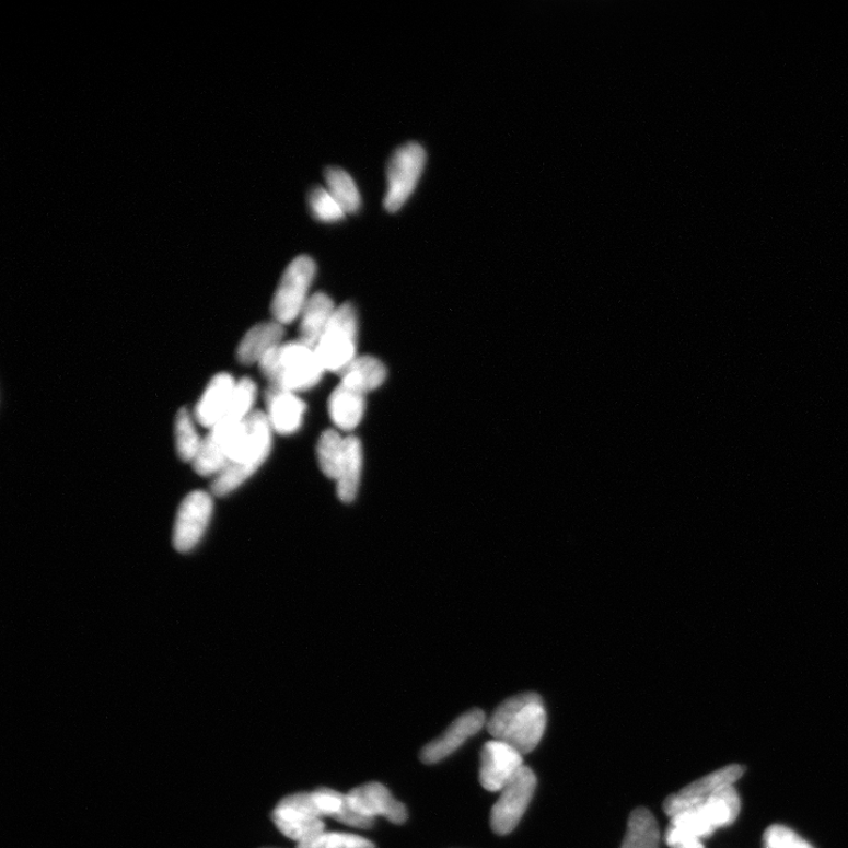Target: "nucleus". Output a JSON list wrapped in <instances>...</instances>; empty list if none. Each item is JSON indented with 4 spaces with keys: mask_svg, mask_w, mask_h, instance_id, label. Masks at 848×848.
<instances>
[{
    "mask_svg": "<svg viewBox=\"0 0 848 848\" xmlns=\"http://www.w3.org/2000/svg\"><path fill=\"white\" fill-rule=\"evenodd\" d=\"M665 840L671 848H705L701 839L672 824L667 827Z\"/></svg>",
    "mask_w": 848,
    "mask_h": 848,
    "instance_id": "32",
    "label": "nucleus"
},
{
    "mask_svg": "<svg viewBox=\"0 0 848 848\" xmlns=\"http://www.w3.org/2000/svg\"><path fill=\"white\" fill-rule=\"evenodd\" d=\"M284 334V327L279 322L259 323L242 338L237 360L246 365L259 363L269 351L283 344Z\"/></svg>",
    "mask_w": 848,
    "mask_h": 848,
    "instance_id": "17",
    "label": "nucleus"
},
{
    "mask_svg": "<svg viewBox=\"0 0 848 848\" xmlns=\"http://www.w3.org/2000/svg\"><path fill=\"white\" fill-rule=\"evenodd\" d=\"M298 848H376V846L355 835L322 834L312 840L299 844Z\"/></svg>",
    "mask_w": 848,
    "mask_h": 848,
    "instance_id": "29",
    "label": "nucleus"
},
{
    "mask_svg": "<svg viewBox=\"0 0 848 848\" xmlns=\"http://www.w3.org/2000/svg\"><path fill=\"white\" fill-rule=\"evenodd\" d=\"M345 441L336 430H326L317 442V460L323 474L336 481L345 455Z\"/></svg>",
    "mask_w": 848,
    "mask_h": 848,
    "instance_id": "25",
    "label": "nucleus"
},
{
    "mask_svg": "<svg viewBox=\"0 0 848 848\" xmlns=\"http://www.w3.org/2000/svg\"><path fill=\"white\" fill-rule=\"evenodd\" d=\"M272 449V429L267 415L254 410L239 428L226 467L214 477L211 490L225 497L236 490L265 464Z\"/></svg>",
    "mask_w": 848,
    "mask_h": 848,
    "instance_id": "1",
    "label": "nucleus"
},
{
    "mask_svg": "<svg viewBox=\"0 0 848 848\" xmlns=\"http://www.w3.org/2000/svg\"><path fill=\"white\" fill-rule=\"evenodd\" d=\"M742 809L740 797L734 786L723 789L707 798L696 810L715 829L733 824Z\"/></svg>",
    "mask_w": 848,
    "mask_h": 848,
    "instance_id": "22",
    "label": "nucleus"
},
{
    "mask_svg": "<svg viewBox=\"0 0 848 848\" xmlns=\"http://www.w3.org/2000/svg\"><path fill=\"white\" fill-rule=\"evenodd\" d=\"M535 789L536 777L533 770L523 766L515 778L508 782L497 804L492 806L490 826L497 835L506 836L515 829L531 804Z\"/></svg>",
    "mask_w": 848,
    "mask_h": 848,
    "instance_id": "8",
    "label": "nucleus"
},
{
    "mask_svg": "<svg viewBox=\"0 0 848 848\" xmlns=\"http://www.w3.org/2000/svg\"><path fill=\"white\" fill-rule=\"evenodd\" d=\"M363 466L362 443L357 437H347L345 455L336 479L337 497L345 503L357 499Z\"/></svg>",
    "mask_w": 848,
    "mask_h": 848,
    "instance_id": "18",
    "label": "nucleus"
},
{
    "mask_svg": "<svg viewBox=\"0 0 848 848\" xmlns=\"http://www.w3.org/2000/svg\"><path fill=\"white\" fill-rule=\"evenodd\" d=\"M258 365L272 387L291 393L314 388L326 372L315 349L300 341L274 348Z\"/></svg>",
    "mask_w": 848,
    "mask_h": 848,
    "instance_id": "3",
    "label": "nucleus"
},
{
    "mask_svg": "<svg viewBox=\"0 0 848 848\" xmlns=\"http://www.w3.org/2000/svg\"><path fill=\"white\" fill-rule=\"evenodd\" d=\"M745 774L742 765H730L686 786L681 792L670 795L664 803V811L670 816L698 808L704 801L717 792L730 788Z\"/></svg>",
    "mask_w": 848,
    "mask_h": 848,
    "instance_id": "9",
    "label": "nucleus"
},
{
    "mask_svg": "<svg viewBox=\"0 0 848 848\" xmlns=\"http://www.w3.org/2000/svg\"><path fill=\"white\" fill-rule=\"evenodd\" d=\"M267 418L277 434H295L303 423L306 409L303 400L295 393L272 387L267 391Z\"/></svg>",
    "mask_w": 848,
    "mask_h": 848,
    "instance_id": "14",
    "label": "nucleus"
},
{
    "mask_svg": "<svg viewBox=\"0 0 848 848\" xmlns=\"http://www.w3.org/2000/svg\"><path fill=\"white\" fill-rule=\"evenodd\" d=\"M237 382L226 373L216 375L196 407V420L209 430L218 425L233 397Z\"/></svg>",
    "mask_w": 848,
    "mask_h": 848,
    "instance_id": "15",
    "label": "nucleus"
},
{
    "mask_svg": "<svg viewBox=\"0 0 848 848\" xmlns=\"http://www.w3.org/2000/svg\"><path fill=\"white\" fill-rule=\"evenodd\" d=\"M316 275L315 260L310 256H299L288 266L277 287L271 303V313L276 322L290 325L297 321L310 298V292Z\"/></svg>",
    "mask_w": 848,
    "mask_h": 848,
    "instance_id": "5",
    "label": "nucleus"
},
{
    "mask_svg": "<svg viewBox=\"0 0 848 848\" xmlns=\"http://www.w3.org/2000/svg\"><path fill=\"white\" fill-rule=\"evenodd\" d=\"M212 508L211 497L202 490L193 491L183 500L174 527V546L178 551L187 553L199 543L208 527Z\"/></svg>",
    "mask_w": 848,
    "mask_h": 848,
    "instance_id": "10",
    "label": "nucleus"
},
{
    "mask_svg": "<svg viewBox=\"0 0 848 848\" xmlns=\"http://www.w3.org/2000/svg\"><path fill=\"white\" fill-rule=\"evenodd\" d=\"M350 808L365 818L375 820L382 815L394 824H404L408 818L407 809L399 803L387 788L380 782H370L351 790L348 794Z\"/></svg>",
    "mask_w": 848,
    "mask_h": 848,
    "instance_id": "12",
    "label": "nucleus"
},
{
    "mask_svg": "<svg viewBox=\"0 0 848 848\" xmlns=\"http://www.w3.org/2000/svg\"><path fill=\"white\" fill-rule=\"evenodd\" d=\"M256 396L257 385L252 379L244 377L237 381L233 397H231L229 407L219 423L239 425L244 422L254 411Z\"/></svg>",
    "mask_w": 848,
    "mask_h": 848,
    "instance_id": "26",
    "label": "nucleus"
},
{
    "mask_svg": "<svg viewBox=\"0 0 848 848\" xmlns=\"http://www.w3.org/2000/svg\"><path fill=\"white\" fill-rule=\"evenodd\" d=\"M358 315L350 303L336 307L325 334L315 348L326 372L341 373L357 359Z\"/></svg>",
    "mask_w": 848,
    "mask_h": 848,
    "instance_id": "4",
    "label": "nucleus"
},
{
    "mask_svg": "<svg viewBox=\"0 0 848 848\" xmlns=\"http://www.w3.org/2000/svg\"><path fill=\"white\" fill-rule=\"evenodd\" d=\"M547 715L543 698L522 693L507 699L487 723L488 732L522 755L535 750L546 731Z\"/></svg>",
    "mask_w": 848,
    "mask_h": 848,
    "instance_id": "2",
    "label": "nucleus"
},
{
    "mask_svg": "<svg viewBox=\"0 0 848 848\" xmlns=\"http://www.w3.org/2000/svg\"><path fill=\"white\" fill-rule=\"evenodd\" d=\"M175 439L178 456L184 462H194L204 440L199 438L187 409H181L176 416Z\"/></svg>",
    "mask_w": 848,
    "mask_h": 848,
    "instance_id": "27",
    "label": "nucleus"
},
{
    "mask_svg": "<svg viewBox=\"0 0 848 848\" xmlns=\"http://www.w3.org/2000/svg\"><path fill=\"white\" fill-rule=\"evenodd\" d=\"M523 766L519 751L500 740H491L481 752L480 782L487 791L501 792Z\"/></svg>",
    "mask_w": 848,
    "mask_h": 848,
    "instance_id": "11",
    "label": "nucleus"
},
{
    "mask_svg": "<svg viewBox=\"0 0 848 848\" xmlns=\"http://www.w3.org/2000/svg\"><path fill=\"white\" fill-rule=\"evenodd\" d=\"M312 798L322 818L330 816L339 823L358 828H370L374 825L375 820L365 818L350 808L347 794L329 789H320L312 792Z\"/></svg>",
    "mask_w": 848,
    "mask_h": 848,
    "instance_id": "21",
    "label": "nucleus"
},
{
    "mask_svg": "<svg viewBox=\"0 0 848 848\" xmlns=\"http://www.w3.org/2000/svg\"><path fill=\"white\" fill-rule=\"evenodd\" d=\"M426 160V151L418 143L410 142L394 151L387 167L385 210L394 213L406 205L421 178Z\"/></svg>",
    "mask_w": 848,
    "mask_h": 848,
    "instance_id": "6",
    "label": "nucleus"
},
{
    "mask_svg": "<svg viewBox=\"0 0 848 848\" xmlns=\"http://www.w3.org/2000/svg\"><path fill=\"white\" fill-rule=\"evenodd\" d=\"M670 824L688 832V834L699 839L712 836L716 830L696 809L673 816Z\"/></svg>",
    "mask_w": 848,
    "mask_h": 848,
    "instance_id": "31",
    "label": "nucleus"
},
{
    "mask_svg": "<svg viewBox=\"0 0 848 848\" xmlns=\"http://www.w3.org/2000/svg\"><path fill=\"white\" fill-rule=\"evenodd\" d=\"M329 414L334 425L344 431L357 428L364 415V394L339 383L329 398Z\"/></svg>",
    "mask_w": 848,
    "mask_h": 848,
    "instance_id": "19",
    "label": "nucleus"
},
{
    "mask_svg": "<svg viewBox=\"0 0 848 848\" xmlns=\"http://www.w3.org/2000/svg\"><path fill=\"white\" fill-rule=\"evenodd\" d=\"M486 723V716L481 709H473L456 719L442 736L428 744L421 752V760L425 764H437L449 757L462 744L479 732Z\"/></svg>",
    "mask_w": 848,
    "mask_h": 848,
    "instance_id": "13",
    "label": "nucleus"
},
{
    "mask_svg": "<svg viewBox=\"0 0 848 848\" xmlns=\"http://www.w3.org/2000/svg\"><path fill=\"white\" fill-rule=\"evenodd\" d=\"M622 848H660V829L651 811L640 808L630 813Z\"/></svg>",
    "mask_w": 848,
    "mask_h": 848,
    "instance_id": "23",
    "label": "nucleus"
},
{
    "mask_svg": "<svg viewBox=\"0 0 848 848\" xmlns=\"http://www.w3.org/2000/svg\"><path fill=\"white\" fill-rule=\"evenodd\" d=\"M764 848H814L795 832L783 825L769 826L763 837Z\"/></svg>",
    "mask_w": 848,
    "mask_h": 848,
    "instance_id": "30",
    "label": "nucleus"
},
{
    "mask_svg": "<svg viewBox=\"0 0 848 848\" xmlns=\"http://www.w3.org/2000/svg\"><path fill=\"white\" fill-rule=\"evenodd\" d=\"M307 202H310V208L314 218L320 222L336 223L346 218L347 213L339 207L335 198L325 188H314L311 191L310 197H307Z\"/></svg>",
    "mask_w": 848,
    "mask_h": 848,
    "instance_id": "28",
    "label": "nucleus"
},
{
    "mask_svg": "<svg viewBox=\"0 0 848 848\" xmlns=\"http://www.w3.org/2000/svg\"><path fill=\"white\" fill-rule=\"evenodd\" d=\"M336 306L325 292H316L306 301L301 313L299 341L313 349L326 333Z\"/></svg>",
    "mask_w": 848,
    "mask_h": 848,
    "instance_id": "16",
    "label": "nucleus"
},
{
    "mask_svg": "<svg viewBox=\"0 0 848 848\" xmlns=\"http://www.w3.org/2000/svg\"><path fill=\"white\" fill-rule=\"evenodd\" d=\"M277 828L299 844L325 834V823L317 813L312 793H298L280 801L272 812Z\"/></svg>",
    "mask_w": 848,
    "mask_h": 848,
    "instance_id": "7",
    "label": "nucleus"
},
{
    "mask_svg": "<svg viewBox=\"0 0 848 848\" xmlns=\"http://www.w3.org/2000/svg\"><path fill=\"white\" fill-rule=\"evenodd\" d=\"M339 375L341 384L365 395L381 387L387 379V369L379 359L364 355L355 359Z\"/></svg>",
    "mask_w": 848,
    "mask_h": 848,
    "instance_id": "20",
    "label": "nucleus"
},
{
    "mask_svg": "<svg viewBox=\"0 0 848 848\" xmlns=\"http://www.w3.org/2000/svg\"><path fill=\"white\" fill-rule=\"evenodd\" d=\"M327 190L346 213L358 212L361 208V195L352 177L346 170L337 166L326 169Z\"/></svg>",
    "mask_w": 848,
    "mask_h": 848,
    "instance_id": "24",
    "label": "nucleus"
}]
</instances>
